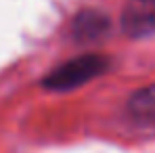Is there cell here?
I'll return each mask as SVG.
<instances>
[{"label":"cell","mask_w":155,"mask_h":153,"mask_svg":"<svg viewBox=\"0 0 155 153\" xmlns=\"http://www.w3.org/2000/svg\"><path fill=\"white\" fill-rule=\"evenodd\" d=\"M107 27H109V21L99 11H82L74 21V34L80 40H94L103 36Z\"/></svg>","instance_id":"obj_4"},{"label":"cell","mask_w":155,"mask_h":153,"mask_svg":"<svg viewBox=\"0 0 155 153\" xmlns=\"http://www.w3.org/2000/svg\"><path fill=\"white\" fill-rule=\"evenodd\" d=\"M122 29L130 38L155 34V0H128L122 13Z\"/></svg>","instance_id":"obj_2"},{"label":"cell","mask_w":155,"mask_h":153,"mask_svg":"<svg viewBox=\"0 0 155 153\" xmlns=\"http://www.w3.org/2000/svg\"><path fill=\"white\" fill-rule=\"evenodd\" d=\"M107 69V59L101 55H82L59 65L54 72L44 78V86L51 90H71L80 84L97 78Z\"/></svg>","instance_id":"obj_1"},{"label":"cell","mask_w":155,"mask_h":153,"mask_svg":"<svg viewBox=\"0 0 155 153\" xmlns=\"http://www.w3.org/2000/svg\"><path fill=\"white\" fill-rule=\"evenodd\" d=\"M128 111L136 122L145 126H155V84L140 88L138 92L132 95L128 103Z\"/></svg>","instance_id":"obj_3"}]
</instances>
